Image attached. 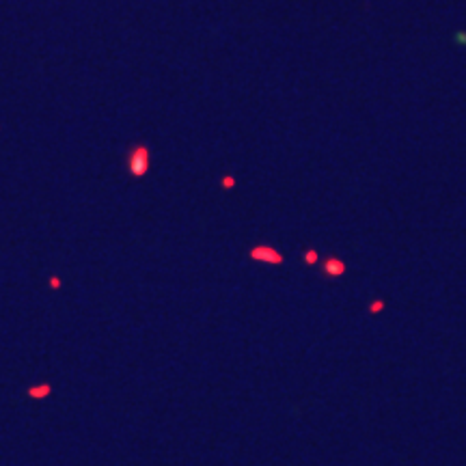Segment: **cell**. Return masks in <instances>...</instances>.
Returning <instances> with one entry per match:
<instances>
[{
	"label": "cell",
	"mask_w": 466,
	"mask_h": 466,
	"mask_svg": "<svg viewBox=\"0 0 466 466\" xmlns=\"http://www.w3.org/2000/svg\"><path fill=\"white\" fill-rule=\"evenodd\" d=\"M306 261H311V264H313V261H315V253H309V255H306Z\"/></svg>",
	"instance_id": "cell-3"
},
{
	"label": "cell",
	"mask_w": 466,
	"mask_h": 466,
	"mask_svg": "<svg viewBox=\"0 0 466 466\" xmlns=\"http://www.w3.org/2000/svg\"><path fill=\"white\" fill-rule=\"evenodd\" d=\"M326 272H328V274H333V276H339V274H343V272H345V264H343V261H339V259H328L326 261Z\"/></svg>",
	"instance_id": "cell-1"
},
{
	"label": "cell",
	"mask_w": 466,
	"mask_h": 466,
	"mask_svg": "<svg viewBox=\"0 0 466 466\" xmlns=\"http://www.w3.org/2000/svg\"><path fill=\"white\" fill-rule=\"evenodd\" d=\"M380 309H382V302H373V304H371V311H373V313H376V311H380Z\"/></svg>",
	"instance_id": "cell-2"
}]
</instances>
